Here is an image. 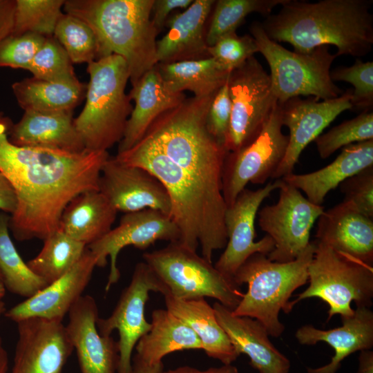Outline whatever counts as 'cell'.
I'll use <instances>...</instances> for the list:
<instances>
[{"label": "cell", "mask_w": 373, "mask_h": 373, "mask_svg": "<svg viewBox=\"0 0 373 373\" xmlns=\"http://www.w3.org/2000/svg\"><path fill=\"white\" fill-rule=\"evenodd\" d=\"M209 104L188 99L161 114L143 137L118 160L142 167L166 188L179 243L212 262L227 242L222 172L228 153L207 126Z\"/></svg>", "instance_id": "cell-1"}, {"label": "cell", "mask_w": 373, "mask_h": 373, "mask_svg": "<svg viewBox=\"0 0 373 373\" xmlns=\"http://www.w3.org/2000/svg\"><path fill=\"white\" fill-rule=\"evenodd\" d=\"M11 119L0 112V171L14 188L17 205L9 228L19 241L44 240L59 229L61 214L78 195L99 191L108 151L70 153L18 146L8 137Z\"/></svg>", "instance_id": "cell-2"}, {"label": "cell", "mask_w": 373, "mask_h": 373, "mask_svg": "<svg viewBox=\"0 0 373 373\" xmlns=\"http://www.w3.org/2000/svg\"><path fill=\"white\" fill-rule=\"evenodd\" d=\"M372 0H286L276 14L261 23L267 37L290 44L294 52L309 53L333 45L337 57H359L373 44Z\"/></svg>", "instance_id": "cell-3"}, {"label": "cell", "mask_w": 373, "mask_h": 373, "mask_svg": "<svg viewBox=\"0 0 373 373\" xmlns=\"http://www.w3.org/2000/svg\"><path fill=\"white\" fill-rule=\"evenodd\" d=\"M153 3L154 0H65L63 8L92 28L98 44L97 59L112 54L124 59L133 85L157 64L159 32L151 17Z\"/></svg>", "instance_id": "cell-4"}, {"label": "cell", "mask_w": 373, "mask_h": 373, "mask_svg": "<svg viewBox=\"0 0 373 373\" xmlns=\"http://www.w3.org/2000/svg\"><path fill=\"white\" fill-rule=\"evenodd\" d=\"M315 240L294 260L278 262L267 255L256 253L240 267L233 280L239 287L247 283V291L231 311L238 316L259 321L269 336L278 338L285 330L279 313L292 310L289 299L293 292L308 281V267L316 250Z\"/></svg>", "instance_id": "cell-5"}, {"label": "cell", "mask_w": 373, "mask_h": 373, "mask_svg": "<svg viewBox=\"0 0 373 373\" xmlns=\"http://www.w3.org/2000/svg\"><path fill=\"white\" fill-rule=\"evenodd\" d=\"M87 73L86 104L74 124L86 150L107 151L122 140L133 110L125 93L128 68L123 57L112 54L88 64Z\"/></svg>", "instance_id": "cell-6"}, {"label": "cell", "mask_w": 373, "mask_h": 373, "mask_svg": "<svg viewBox=\"0 0 373 373\" xmlns=\"http://www.w3.org/2000/svg\"><path fill=\"white\" fill-rule=\"evenodd\" d=\"M260 52L270 68L271 88L279 104L300 95L312 96L318 100L334 99L344 91L331 79V66L337 57L322 46L309 53L289 50L270 39L261 22L249 26Z\"/></svg>", "instance_id": "cell-7"}, {"label": "cell", "mask_w": 373, "mask_h": 373, "mask_svg": "<svg viewBox=\"0 0 373 373\" xmlns=\"http://www.w3.org/2000/svg\"><path fill=\"white\" fill-rule=\"evenodd\" d=\"M146 262L163 287V296L180 300L206 297L233 310L244 293L233 279L178 242L143 254Z\"/></svg>", "instance_id": "cell-8"}, {"label": "cell", "mask_w": 373, "mask_h": 373, "mask_svg": "<svg viewBox=\"0 0 373 373\" xmlns=\"http://www.w3.org/2000/svg\"><path fill=\"white\" fill-rule=\"evenodd\" d=\"M316 242L314 257L308 267L309 285L290 301L293 307L304 299L318 298L329 307L327 321L334 315L352 316L357 307H370L373 299V267L349 259L330 247Z\"/></svg>", "instance_id": "cell-9"}, {"label": "cell", "mask_w": 373, "mask_h": 373, "mask_svg": "<svg viewBox=\"0 0 373 373\" xmlns=\"http://www.w3.org/2000/svg\"><path fill=\"white\" fill-rule=\"evenodd\" d=\"M227 84L231 112L224 147L235 152L258 135L278 100L269 75L254 56L230 72Z\"/></svg>", "instance_id": "cell-10"}, {"label": "cell", "mask_w": 373, "mask_h": 373, "mask_svg": "<svg viewBox=\"0 0 373 373\" xmlns=\"http://www.w3.org/2000/svg\"><path fill=\"white\" fill-rule=\"evenodd\" d=\"M281 106L278 102L258 135L248 145L228 152L222 172V194L231 206L249 182L263 184L283 161L289 137L282 131Z\"/></svg>", "instance_id": "cell-11"}, {"label": "cell", "mask_w": 373, "mask_h": 373, "mask_svg": "<svg viewBox=\"0 0 373 373\" xmlns=\"http://www.w3.org/2000/svg\"><path fill=\"white\" fill-rule=\"evenodd\" d=\"M278 189V202L258 211V222L274 242L267 258L287 262L294 260L309 245L312 228L324 207L311 202L300 191L282 179Z\"/></svg>", "instance_id": "cell-12"}, {"label": "cell", "mask_w": 373, "mask_h": 373, "mask_svg": "<svg viewBox=\"0 0 373 373\" xmlns=\"http://www.w3.org/2000/svg\"><path fill=\"white\" fill-rule=\"evenodd\" d=\"M151 291L163 294V287L155 274L144 262L136 264L129 285L123 290L111 313L99 318L97 327L102 336L119 334L117 373H132V353L139 340L151 329L144 309Z\"/></svg>", "instance_id": "cell-13"}, {"label": "cell", "mask_w": 373, "mask_h": 373, "mask_svg": "<svg viewBox=\"0 0 373 373\" xmlns=\"http://www.w3.org/2000/svg\"><path fill=\"white\" fill-rule=\"evenodd\" d=\"M280 181L276 179L257 190L245 188L227 207L224 214L227 242L214 265L227 277L233 279L238 269L251 255L260 253L267 256L274 249V242L268 235L255 242V220L260 204L278 189Z\"/></svg>", "instance_id": "cell-14"}, {"label": "cell", "mask_w": 373, "mask_h": 373, "mask_svg": "<svg viewBox=\"0 0 373 373\" xmlns=\"http://www.w3.org/2000/svg\"><path fill=\"white\" fill-rule=\"evenodd\" d=\"M180 231L170 216L154 209L126 213L119 224L104 236L87 246L97 258V267H104L110 258V271L105 287L108 292L119 280L117 259L121 250L129 245L146 249L157 240L177 242Z\"/></svg>", "instance_id": "cell-15"}, {"label": "cell", "mask_w": 373, "mask_h": 373, "mask_svg": "<svg viewBox=\"0 0 373 373\" xmlns=\"http://www.w3.org/2000/svg\"><path fill=\"white\" fill-rule=\"evenodd\" d=\"M352 89L349 88L338 97L318 100L296 97L281 106L283 126L289 128L288 146L285 157L273 178L281 179L293 173L300 155L305 147L314 141L323 131L342 112L352 109Z\"/></svg>", "instance_id": "cell-16"}, {"label": "cell", "mask_w": 373, "mask_h": 373, "mask_svg": "<svg viewBox=\"0 0 373 373\" xmlns=\"http://www.w3.org/2000/svg\"><path fill=\"white\" fill-rule=\"evenodd\" d=\"M99 191L117 210L126 213L154 209L170 216L169 193L154 175L109 156L102 169Z\"/></svg>", "instance_id": "cell-17"}, {"label": "cell", "mask_w": 373, "mask_h": 373, "mask_svg": "<svg viewBox=\"0 0 373 373\" xmlns=\"http://www.w3.org/2000/svg\"><path fill=\"white\" fill-rule=\"evenodd\" d=\"M10 373H61L73 349L62 322L31 318L17 323Z\"/></svg>", "instance_id": "cell-18"}, {"label": "cell", "mask_w": 373, "mask_h": 373, "mask_svg": "<svg viewBox=\"0 0 373 373\" xmlns=\"http://www.w3.org/2000/svg\"><path fill=\"white\" fill-rule=\"evenodd\" d=\"M96 267L97 258L86 247L79 260L70 270L34 296L10 308L5 316L16 323L31 318L62 322L82 296Z\"/></svg>", "instance_id": "cell-19"}, {"label": "cell", "mask_w": 373, "mask_h": 373, "mask_svg": "<svg viewBox=\"0 0 373 373\" xmlns=\"http://www.w3.org/2000/svg\"><path fill=\"white\" fill-rule=\"evenodd\" d=\"M65 326L75 350L82 373H116L118 363L117 341L99 333L98 307L90 295L82 296L68 312Z\"/></svg>", "instance_id": "cell-20"}, {"label": "cell", "mask_w": 373, "mask_h": 373, "mask_svg": "<svg viewBox=\"0 0 373 373\" xmlns=\"http://www.w3.org/2000/svg\"><path fill=\"white\" fill-rule=\"evenodd\" d=\"M316 240L341 255L373 267V219L342 202L318 219Z\"/></svg>", "instance_id": "cell-21"}, {"label": "cell", "mask_w": 373, "mask_h": 373, "mask_svg": "<svg viewBox=\"0 0 373 373\" xmlns=\"http://www.w3.org/2000/svg\"><path fill=\"white\" fill-rule=\"evenodd\" d=\"M213 308L216 318L240 355L246 354L259 373H288L289 360L271 342L269 334L257 320L238 316L218 301Z\"/></svg>", "instance_id": "cell-22"}, {"label": "cell", "mask_w": 373, "mask_h": 373, "mask_svg": "<svg viewBox=\"0 0 373 373\" xmlns=\"http://www.w3.org/2000/svg\"><path fill=\"white\" fill-rule=\"evenodd\" d=\"M341 327L328 330L305 325L296 332L298 342L313 345L325 342L334 350L331 361L318 368H307V373H336L341 362L350 354L373 347V312L370 307H357L352 316L341 318Z\"/></svg>", "instance_id": "cell-23"}, {"label": "cell", "mask_w": 373, "mask_h": 373, "mask_svg": "<svg viewBox=\"0 0 373 373\" xmlns=\"http://www.w3.org/2000/svg\"><path fill=\"white\" fill-rule=\"evenodd\" d=\"M216 1L195 0L166 21L167 33L156 43V60L173 63L209 57L204 25Z\"/></svg>", "instance_id": "cell-24"}, {"label": "cell", "mask_w": 373, "mask_h": 373, "mask_svg": "<svg viewBox=\"0 0 373 373\" xmlns=\"http://www.w3.org/2000/svg\"><path fill=\"white\" fill-rule=\"evenodd\" d=\"M128 96L135 106L119 143L117 153L133 147L157 117L186 99L184 93L173 92L167 86L156 65L132 85Z\"/></svg>", "instance_id": "cell-25"}, {"label": "cell", "mask_w": 373, "mask_h": 373, "mask_svg": "<svg viewBox=\"0 0 373 373\" xmlns=\"http://www.w3.org/2000/svg\"><path fill=\"white\" fill-rule=\"evenodd\" d=\"M10 142L18 146L80 153L86 150L74 124L73 112L24 111L9 131Z\"/></svg>", "instance_id": "cell-26"}, {"label": "cell", "mask_w": 373, "mask_h": 373, "mask_svg": "<svg viewBox=\"0 0 373 373\" xmlns=\"http://www.w3.org/2000/svg\"><path fill=\"white\" fill-rule=\"evenodd\" d=\"M373 166V140L352 144L327 166L305 173H291L281 178L302 191L312 203L322 205L327 194L342 182L361 171Z\"/></svg>", "instance_id": "cell-27"}, {"label": "cell", "mask_w": 373, "mask_h": 373, "mask_svg": "<svg viewBox=\"0 0 373 373\" xmlns=\"http://www.w3.org/2000/svg\"><path fill=\"white\" fill-rule=\"evenodd\" d=\"M164 302L166 309L195 333L208 356L223 365H231L238 358L239 354L205 298L180 300L164 296Z\"/></svg>", "instance_id": "cell-28"}, {"label": "cell", "mask_w": 373, "mask_h": 373, "mask_svg": "<svg viewBox=\"0 0 373 373\" xmlns=\"http://www.w3.org/2000/svg\"><path fill=\"white\" fill-rule=\"evenodd\" d=\"M117 212L100 191H86L76 196L66 207L59 229L88 246L111 231Z\"/></svg>", "instance_id": "cell-29"}, {"label": "cell", "mask_w": 373, "mask_h": 373, "mask_svg": "<svg viewBox=\"0 0 373 373\" xmlns=\"http://www.w3.org/2000/svg\"><path fill=\"white\" fill-rule=\"evenodd\" d=\"M150 330L137 342L136 356L142 361L154 365L174 352L202 350L195 333L167 309H157L151 314Z\"/></svg>", "instance_id": "cell-30"}, {"label": "cell", "mask_w": 373, "mask_h": 373, "mask_svg": "<svg viewBox=\"0 0 373 373\" xmlns=\"http://www.w3.org/2000/svg\"><path fill=\"white\" fill-rule=\"evenodd\" d=\"M87 85L81 82L61 83L33 77L15 82L12 89L24 111L73 112L86 96Z\"/></svg>", "instance_id": "cell-31"}, {"label": "cell", "mask_w": 373, "mask_h": 373, "mask_svg": "<svg viewBox=\"0 0 373 373\" xmlns=\"http://www.w3.org/2000/svg\"><path fill=\"white\" fill-rule=\"evenodd\" d=\"M156 66L167 86L173 92L190 90L195 97L215 94L227 82L229 72L209 57L195 60L159 63Z\"/></svg>", "instance_id": "cell-32"}, {"label": "cell", "mask_w": 373, "mask_h": 373, "mask_svg": "<svg viewBox=\"0 0 373 373\" xmlns=\"http://www.w3.org/2000/svg\"><path fill=\"white\" fill-rule=\"evenodd\" d=\"M10 215L0 212V274L6 289L28 298L48 284L36 275L18 253L9 233Z\"/></svg>", "instance_id": "cell-33"}, {"label": "cell", "mask_w": 373, "mask_h": 373, "mask_svg": "<svg viewBox=\"0 0 373 373\" xmlns=\"http://www.w3.org/2000/svg\"><path fill=\"white\" fill-rule=\"evenodd\" d=\"M40 252L27 265L48 285L70 270L79 260L86 245L58 229L44 240Z\"/></svg>", "instance_id": "cell-34"}, {"label": "cell", "mask_w": 373, "mask_h": 373, "mask_svg": "<svg viewBox=\"0 0 373 373\" xmlns=\"http://www.w3.org/2000/svg\"><path fill=\"white\" fill-rule=\"evenodd\" d=\"M285 1L286 0L216 1L209 29L206 32L207 46H212L221 37L235 32L249 14L258 12L267 17L275 7L281 6Z\"/></svg>", "instance_id": "cell-35"}, {"label": "cell", "mask_w": 373, "mask_h": 373, "mask_svg": "<svg viewBox=\"0 0 373 373\" xmlns=\"http://www.w3.org/2000/svg\"><path fill=\"white\" fill-rule=\"evenodd\" d=\"M65 0H16L12 35L53 36Z\"/></svg>", "instance_id": "cell-36"}, {"label": "cell", "mask_w": 373, "mask_h": 373, "mask_svg": "<svg viewBox=\"0 0 373 373\" xmlns=\"http://www.w3.org/2000/svg\"><path fill=\"white\" fill-rule=\"evenodd\" d=\"M53 37L66 50L73 64H89L97 59L96 36L82 19L63 13L57 23Z\"/></svg>", "instance_id": "cell-37"}, {"label": "cell", "mask_w": 373, "mask_h": 373, "mask_svg": "<svg viewBox=\"0 0 373 373\" xmlns=\"http://www.w3.org/2000/svg\"><path fill=\"white\" fill-rule=\"evenodd\" d=\"M37 79L61 83L79 82L66 50L53 36L46 37L28 69Z\"/></svg>", "instance_id": "cell-38"}, {"label": "cell", "mask_w": 373, "mask_h": 373, "mask_svg": "<svg viewBox=\"0 0 373 373\" xmlns=\"http://www.w3.org/2000/svg\"><path fill=\"white\" fill-rule=\"evenodd\" d=\"M370 140H373L372 109L333 127L314 142L321 158L326 159L341 148Z\"/></svg>", "instance_id": "cell-39"}, {"label": "cell", "mask_w": 373, "mask_h": 373, "mask_svg": "<svg viewBox=\"0 0 373 373\" xmlns=\"http://www.w3.org/2000/svg\"><path fill=\"white\" fill-rule=\"evenodd\" d=\"M331 79L351 84L354 89L350 103L352 109L365 111L373 105V62L356 59L350 66H340L330 72Z\"/></svg>", "instance_id": "cell-40"}, {"label": "cell", "mask_w": 373, "mask_h": 373, "mask_svg": "<svg viewBox=\"0 0 373 373\" xmlns=\"http://www.w3.org/2000/svg\"><path fill=\"white\" fill-rule=\"evenodd\" d=\"M207 51L222 68L230 73L258 52V49L251 35L239 36L235 32L219 39Z\"/></svg>", "instance_id": "cell-41"}, {"label": "cell", "mask_w": 373, "mask_h": 373, "mask_svg": "<svg viewBox=\"0 0 373 373\" xmlns=\"http://www.w3.org/2000/svg\"><path fill=\"white\" fill-rule=\"evenodd\" d=\"M46 38L35 33L7 37L0 43V67L28 70Z\"/></svg>", "instance_id": "cell-42"}, {"label": "cell", "mask_w": 373, "mask_h": 373, "mask_svg": "<svg viewBox=\"0 0 373 373\" xmlns=\"http://www.w3.org/2000/svg\"><path fill=\"white\" fill-rule=\"evenodd\" d=\"M339 186L344 194L343 202L373 219V166L346 179Z\"/></svg>", "instance_id": "cell-43"}, {"label": "cell", "mask_w": 373, "mask_h": 373, "mask_svg": "<svg viewBox=\"0 0 373 373\" xmlns=\"http://www.w3.org/2000/svg\"><path fill=\"white\" fill-rule=\"evenodd\" d=\"M231 112V104L227 81L215 95L207 118V126L209 133L224 146L228 133Z\"/></svg>", "instance_id": "cell-44"}, {"label": "cell", "mask_w": 373, "mask_h": 373, "mask_svg": "<svg viewBox=\"0 0 373 373\" xmlns=\"http://www.w3.org/2000/svg\"><path fill=\"white\" fill-rule=\"evenodd\" d=\"M193 0H154L152 8L153 17L151 21L160 32L163 28L169 14L177 8H187Z\"/></svg>", "instance_id": "cell-45"}, {"label": "cell", "mask_w": 373, "mask_h": 373, "mask_svg": "<svg viewBox=\"0 0 373 373\" xmlns=\"http://www.w3.org/2000/svg\"><path fill=\"white\" fill-rule=\"evenodd\" d=\"M16 0H0V43L12 35Z\"/></svg>", "instance_id": "cell-46"}, {"label": "cell", "mask_w": 373, "mask_h": 373, "mask_svg": "<svg viewBox=\"0 0 373 373\" xmlns=\"http://www.w3.org/2000/svg\"><path fill=\"white\" fill-rule=\"evenodd\" d=\"M17 199L15 191L0 171V210L12 215L16 210Z\"/></svg>", "instance_id": "cell-47"}, {"label": "cell", "mask_w": 373, "mask_h": 373, "mask_svg": "<svg viewBox=\"0 0 373 373\" xmlns=\"http://www.w3.org/2000/svg\"><path fill=\"white\" fill-rule=\"evenodd\" d=\"M162 373H238V370L231 364L223 365L219 367H211L204 370L185 365L164 370Z\"/></svg>", "instance_id": "cell-48"}, {"label": "cell", "mask_w": 373, "mask_h": 373, "mask_svg": "<svg viewBox=\"0 0 373 373\" xmlns=\"http://www.w3.org/2000/svg\"><path fill=\"white\" fill-rule=\"evenodd\" d=\"M164 365L162 362L154 365H149L135 356L132 362V373H162Z\"/></svg>", "instance_id": "cell-49"}, {"label": "cell", "mask_w": 373, "mask_h": 373, "mask_svg": "<svg viewBox=\"0 0 373 373\" xmlns=\"http://www.w3.org/2000/svg\"><path fill=\"white\" fill-rule=\"evenodd\" d=\"M356 373H373V352L372 350L360 352Z\"/></svg>", "instance_id": "cell-50"}, {"label": "cell", "mask_w": 373, "mask_h": 373, "mask_svg": "<svg viewBox=\"0 0 373 373\" xmlns=\"http://www.w3.org/2000/svg\"><path fill=\"white\" fill-rule=\"evenodd\" d=\"M8 354L0 336V373H10L8 371Z\"/></svg>", "instance_id": "cell-51"}, {"label": "cell", "mask_w": 373, "mask_h": 373, "mask_svg": "<svg viewBox=\"0 0 373 373\" xmlns=\"http://www.w3.org/2000/svg\"><path fill=\"white\" fill-rule=\"evenodd\" d=\"M6 293V289L3 285H0V300L3 299Z\"/></svg>", "instance_id": "cell-52"}, {"label": "cell", "mask_w": 373, "mask_h": 373, "mask_svg": "<svg viewBox=\"0 0 373 373\" xmlns=\"http://www.w3.org/2000/svg\"><path fill=\"white\" fill-rule=\"evenodd\" d=\"M6 310V306L5 303L3 301V300H0V316L4 313Z\"/></svg>", "instance_id": "cell-53"}, {"label": "cell", "mask_w": 373, "mask_h": 373, "mask_svg": "<svg viewBox=\"0 0 373 373\" xmlns=\"http://www.w3.org/2000/svg\"><path fill=\"white\" fill-rule=\"evenodd\" d=\"M0 285H3V280H2V277H1V274H0Z\"/></svg>", "instance_id": "cell-54"}]
</instances>
